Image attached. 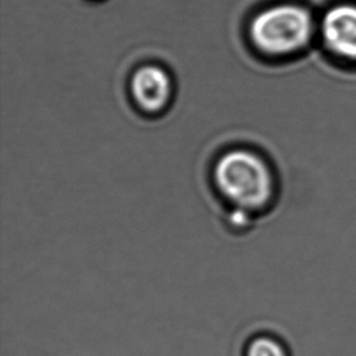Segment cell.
<instances>
[{"label": "cell", "mask_w": 356, "mask_h": 356, "mask_svg": "<svg viewBox=\"0 0 356 356\" xmlns=\"http://www.w3.org/2000/svg\"><path fill=\"white\" fill-rule=\"evenodd\" d=\"M213 185L232 211L248 213L265 207L273 196L269 165L248 149H229L213 164Z\"/></svg>", "instance_id": "cell-1"}, {"label": "cell", "mask_w": 356, "mask_h": 356, "mask_svg": "<svg viewBox=\"0 0 356 356\" xmlns=\"http://www.w3.org/2000/svg\"><path fill=\"white\" fill-rule=\"evenodd\" d=\"M313 34L308 10L297 5H276L255 16L250 38L260 51L284 55L303 48Z\"/></svg>", "instance_id": "cell-2"}, {"label": "cell", "mask_w": 356, "mask_h": 356, "mask_svg": "<svg viewBox=\"0 0 356 356\" xmlns=\"http://www.w3.org/2000/svg\"><path fill=\"white\" fill-rule=\"evenodd\" d=\"M129 90L136 108L151 116L165 111L173 102V81L156 65L138 68L130 79Z\"/></svg>", "instance_id": "cell-3"}, {"label": "cell", "mask_w": 356, "mask_h": 356, "mask_svg": "<svg viewBox=\"0 0 356 356\" xmlns=\"http://www.w3.org/2000/svg\"><path fill=\"white\" fill-rule=\"evenodd\" d=\"M323 35L333 53L356 60V6L343 4L328 10L323 16Z\"/></svg>", "instance_id": "cell-4"}, {"label": "cell", "mask_w": 356, "mask_h": 356, "mask_svg": "<svg viewBox=\"0 0 356 356\" xmlns=\"http://www.w3.org/2000/svg\"><path fill=\"white\" fill-rule=\"evenodd\" d=\"M241 356H291L289 348L271 333H255L245 338Z\"/></svg>", "instance_id": "cell-5"}]
</instances>
